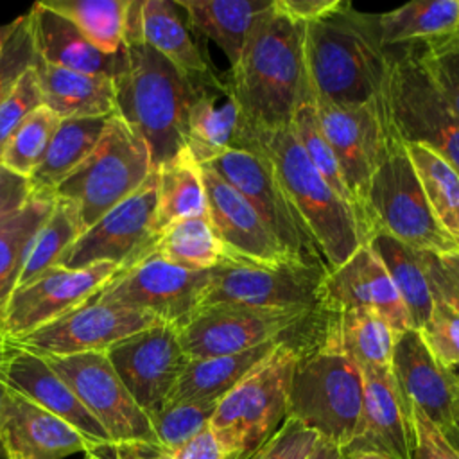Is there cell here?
Listing matches in <instances>:
<instances>
[{
  "mask_svg": "<svg viewBox=\"0 0 459 459\" xmlns=\"http://www.w3.org/2000/svg\"><path fill=\"white\" fill-rule=\"evenodd\" d=\"M84 459H106V457L102 455V450H99V452H91V454H86V455H84Z\"/></svg>",
  "mask_w": 459,
  "mask_h": 459,
  "instance_id": "cell-61",
  "label": "cell"
},
{
  "mask_svg": "<svg viewBox=\"0 0 459 459\" xmlns=\"http://www.w3.org/2000/svg\"><path fill=\"white\" fill-rule=\"evenodd\" d=\"M29 16L38 59L54 66L100 75L113 81L126 72V48L118 54L100 52L70 20L47 7L43 2L32 4Z\"/></svg>",
  "mask_w": 459,
  "mask_h": 459,
  "instance_id": "cell-27",
  "label": "cell"
},
{
  "mask_svg": "<svg viewBox=\"0 0 459 459\" xmlns=\"http://www.w3.org/2000/svg\"><path fill=\"white\" fill-rule=\"evenodd\" d=\"M156 195L158 172L154 169L134 194L77 237L59 265L68 269H82L93 264L127 267L136 262L154 237Z\"/></svg>",
  "mask_w": 459,
  "mask_h": 459,
  "instance_id": "cell-15",
  "label": "cell"
},
{
  "mask_svg": "<svg viewBox=\"0 0 459 459\" xmlns=\"http://www.w3.org/2000/svg\"><path fill=\"white\" fill-rule=\"evenodd\" d=\"M100 448L79 430L5 385L0 409V452L22 459H63Z\"/></svg>",
  "mask_w": 459,
  "mask_h": 459,
  "instance_id": "cell-25",
  "label": "cell"
},
{
  "mask_svg": "<svg viewBox=\"0 0 459 459\" xmlns=\"http://www.w3.org/2000/svg\"><path fill=\"white\" fill-rule=\"evenodd\" d=\"M70 20L104 54L124 50V23L129 0H41Z\"/></svg>",
  "mask_w": 459,
  "mask_h": 459,
  "instance_id": "cell-40",
  "label": "cell"
},
{
  "mask_svg": "<svg viewBox=\"0 0 459 459\" xmlns=\"http://www.w3.org/2000/svg\"><path fill=\"white\" fill-rule=\"evenodd\" d=\"M82 231L84 228L81 224L77 204L68 199L56 197V204L50 215L43 222L29 249L23 271L18 280V287L29 283L43 271L59 265L65 253Z\"/></svg>",
  "mask_w": 459,
  "mask_h": 459,
  "instance_id": "cell-41",
  "label": "cell"
},
{
  "mask_svg": "<svg viewBox=\"0 0 459 459\" xmlns=\"http://www.w3.org/2000/svg\"><path fill=\"white\" fill-rule=\"evenodd\" d=\"M5 459H22V457L14 455V454H5Z\"/></svg>",
  "mask_w": 459,
  "mask_h": 459,
  "instance_id": "cell-63",
  "label": "cell"
},
{
  "mask_svg": "<svg viewBox=\"0 0 459 459\" xmlns=\"http://www.w3.org/2000/svg\"><path fill=\"white\" fill-rule=\"evenodd\" d=\"M285 337L258 344L251 350L233 355L188 359L165 405L185 402H219L255 368L267 360Z\"/></svg>",
  "mask_w": 459,
  "mask_h": 459,
  "instance_id": "cell-31",
  "label": "cell"
},
{
  "mask_svg": "<svg viewBox=\"0 0 459 459\" xmlns=\"http://www.w3.org/2000/svg\"><path fill=\"white\" fill-rule=\"evenodd\" d=\"M149 255L190 271H210L228 260L206 215L165 226L151 238L140 258Z\"/></svg>",
  "mask_w": 459,
  "mask_h": 459,
  "instance_id": "cell-36",
  "label": "cell"
},
{
  "mask_svg": "<svg viewBox=\"0 0 459 459\" xmlns=\"http://www.w3.org/2000/svg\"><path fill=\"white\" fill-rule=\"evenodd\" d=\"M384 102L403 143L425 145L459 170V118L423 66L418 43L391 48Z\"/></svg>",
  "mask_w": 459,
  "mask_h": 459,
  "instance_id": "cell-9",
  "label": "cell"
},
{
  "mask_svg": "<svg viewBox=\"0 0 459 459\" xmlns=\"http://www.w3.org/2000/svg\"><path fill=\"white\" fill-rule=\"evenodd\" d=\"M446 437H448V441L459 450V409H457V412H455V418H454V421H452V425L443 432Z\"/></svg>",
  "mask_w": 459,
  "mask_h": 459,
  "instance_id": "cell-58",
  "label": "cell"
},
{
  "mask_svg": "<svg viewBox=\"0 0 459 459\" xmlns=\"http://www.w3.org/2000/svg\"><path fill=\"white\" fill-rule=\"evenodd\" d=\"M391 371L405 402L445 432L459 409V375L429 351L418 330L394 337Z\"/></svg>",
  "mask_w": 459,
  "mask_h": 459,
  "instance_id": "cell-23",
  "label": "cell"
},
{
  "mask_svg": "<svg viewBox=\"0 0 459 459\" xmlns=\"http://www.w3.org/2000/svg\"><path fill=\"white\" fill-rule=\"evenodd\" d=\"M384 47L418 43L459 29V0H414L377 14Z\"/></svg>",
  "mask_w": 459,
  "mask_h": 459,
  "instance_id": "cell-38",
  "label": "cell"
},
{
  "mask_svg": "<svg viewBox=\"0 0 459 459\" xmlns=\"http://www.w3.org/2000/svg\"><path fill=\"white\" fill-rule=\"evenodd\" d=\"M152 455L154 459H237V455L226 452L221 446L210 427L178 450L152 452Z\"/></svg>",
  "mask_w": 459,
  "mask_h": 459,
  "instance_id": "cell-51",
  "label": "cell"
},
{
  "mask_svg": "<svg viewBox=\"0 0 459 459\" xmlns=\"http://www.w3.org/2000/svg\"><path fill=\"white\" fill-rule=\"evenodd\" d=\"M156 172L158 195L154 235L176 221L206 215L201 165L186 147L160 165Z\"/></svg>",
  "mask_w": 459,
  "mask_h": 459,
  "instance_id": "cell-35",
  "label": "cell"
},
{
  "mask_svg": "<svg viewBox=\"0 0 459 459\" xmlns=\"http://www.w3.org/2000/svg\"><path fill=\"white\" fill-rule=\"evenodd\" d=\"M113 459H154V455H145L149 450L142 448H111Z\"/></svg>",
  "mask_w": 459,
  "mask_h": 459,
  "instance_id": "cell-57",
  "label": "cell"
},
{
  "mask_svg": "<svg viewBox=\"0 0 459 459\" xmlns=\"http://www.w3.org/2000/svg\"><path fill=\"white\" fill-rule=\"evenodd\" d=\"M59 120L61 118L47 106L32 109L7 140L0 156V165L22 178L30 179L47 152Z\"/></svg>",
  "mask_w": 459,
  "mask_h": 459,
  "instance_id": "cell-42",
  "label": "cell"
},
{
  "mask_svg": "<svg viewBox=\"0 0 459 459\" xmlns=\"http://www.w3.org/2000/svg\"><path fill=\"white\" fill-rule=\"evenodd\" d=\"M280 185L328 269L344 264L364 244L355 212L314 169L290 126L258 134Z\"/></svg>",
  "mask_w": 459,
  "mask_h": 459,
  "instance_id": "cell-5",
  "label": "cell"
},
{
  "mask_svg": "<svg viewBox=\"0 0 459 459\" xmlns=\"http://www.w3.org/2000/svg\"><path fill=\"white\" fill-rule=\"evenodd\" d=\"M206 217L228 260L280 265L285 262H310L294 258L271 233L255 208L221 176L201 165Z\"/></svg>",
  "mask_w": 459,
  "mask_h": 459,
  "instance_id": "cell-21",
  "label": "cell"
},
{
  "mask_svg": "<svg viewBox=\"0 0 459 459\" xmlns=\"http://www.w3.org/2000/svg\"><path fill=\"white\" fill-rule=\"evenodd\" d=\"M357 307L377 310L396 335L412 328L398 290L368 244L359 246L339 267L328 269L321 283L319 308L346 310Z\"/></svg>",
  "mask_w": 459,
  "mask_h": 459,
  "instance_id": "cell-26",
  "label": "cell"
},
{
  "mask_svg": "<svg viewBox=\"0 0 459 459\" xmlns=\"http://www.w3.org/2000/svg\"><path fill=\"white\" fill-rule=\"evenodd\" d=\"M217 403L219 402H185L165 405L152 414L151 425L156 439L154 452L178 450L208 429Z\"/></svg>",
  "mask_w": 459,
  "mask_h": 459,
  "instance_id": "cell-44",
  "label": "cell"
},
{
  "mask_svg": "<svg viewBox=\"0 0 459 459\" xmlns=\"http://www.w3.org/2000/svg\"><path fill=\"white\" fill-rule=\"evenodd\" d=\"M362 389V369L348 355L321 341L319 308H316L292 371L287 416L346 450L360 420Z\"/></svg>",
  "mask_w": 459,
  "mask_h": 459,
  "instance_id": "cell-4",
  "label": "cell"
},
{
  "mask_svg": "<svg viewBox=\"0 0 459 459\" xmlns=\"http://www.w3.org/2000/svg\"><path fill=\"white\" fill-rule=\"evenodd\" d=\"M106 355L124 387L149 418L165 407L188 362L179 330L165 323L111 344Z\"/></svg>",
  "mask_w": 459,
  "mask_h": 459,
  "instance_id": "cell-17",
  "label": "cell"
},
{
  "mask_svg": "<svg viewBox=\"0 0 459 459\" xmlns=\"http://www.w3.org/2000/svg\"><path fill=\"white\" fill-rule=\"evenodd\" d=\"M437 256H439V262H441L445 273L459 287V251H454L448 255H437Z\"/></svg>",
  "mask_w": 459,
  "mask_h": 459,
  "instance_id": "cell-56",
  "label": "cell"
},
{
  "mask_svg": "<svg viewBox=\"0 0 459 459\" xmlns=\"http://www.w3.org/2000/svg\"><path fill=\"white\" fill-rule=\"evenodd\" d=\"M314 104L321 129L353 195L364 244H368L369 228L364 204L369 179L396 136L385 109L384 91L375 100L359 106H335L319 100Z\"/></svg>",
  "mask_w": 459,
  "mask_h": 459,
  "instance_id": "cell-11",
  "label": "cell"
},
{
  "mask_svg": "<svg viewBox=\"0 0 459 459\" xmlns=\"http://www.w3.org/2000/svg\"><path fill=\"white\" fill-rule=\"evenodd\" d=\"M319 308V307H317ZM319 337L362 368H391L396 333L369 307L346 310L319 308Z\"/></svg>",
  "mask_w": 459,
  "mask_h": 459,
  "instance_id": "cell-28",
  "label": "cell"
},
{
  "mask_svg": "<svg viewBox=\"0 0 459 459\" xmlns=\"http://www.w3.org/2000/svg\"><path fill=\"white\" fill-rule=\"evenodd\" d=\"M425 262H427V271L430 278V287L434 298H439L452 305L459 312V287L452 281V278L445 273L439 256L434 253L425 251Z\"/></svg>",
  "mask_w": 459,
  "mask_h": 459,
  "instance_id": "cell-54",
  "label": "cell"
},
{
  "mask_svg": "<svg viewBox=\"0 0 459 459\" xmlns=\"http://www.w3.org/2000/svg\"><path fill=\"white\" fill-rule=\"evenodd\" d=\"M405 149L436 219L459 244V170L425 145L405 143Z\"/></svg>",
  "mask_w": 459,
  "mask_h": 459,
  "instance_id": "cell-39",
  "label": "cell"
},
{
  "mask_svg": "<svg viewBox=\"0 0 459 459\" xmlns=\"http://www.w3.org/2000/svg\"><path fill=\"white\" fill-rule=\"evenodd\" d=\"M204 165L255 208L271 233L294 258L323 262L264 151H228Z\"/></svg>",
  "mask_w": 459,
  "mask_h": 459,
  "instance_id": "cell-14",
  "label": "cell"
},
{
  "mask_svg": "<svg viewBox=\"0 0 459 459\" xmlns=\"http://www.w3.org/2000/svg\"><path fill=\"white\" fill-rule=\"evenodd\" d=\"M310 316L267 360L219 400L208 427L221 446L237 459H251L287 418L290 378L307 339Z\"/></svg>",
  "mask_w": 459,
  "mask_h": 459,
  "instance_id": "cell-6",
  "label": "cell"
},
{
  "mask_svg": "<svg viewBox=\"0 0 459 459\" xmlns=\"http://www.w3.org/2000/svg\"><path fill=\"white\" fill-rule=\"evenodd\" d=\"M305 25L271 7L256 20L238 63L226 74L256 134L289 127L312 97L303 48Z\"/></svg>",
  "mask_w": 459,
  "mask_h": 459,
  "instance_id": "cell-1",
  "label": "cell"
},
{
  "mask_svg": "<svg viewBox=\"0 0 459 459\" xmlns=\"http://www.w3.org/2000/svg\"><path fill=\"white\" fill-rule=\"evenodd\" d=\"M169 0H143L142 36L143 43L169 59L188 77L203 75L213 68L199 43L194 39L185 13Z\"/></svg>",
  "mask_w": 459,
  "mask_h": 459,
  "instance_id": "cell-33",
  "label": "cell"
},
{
  "mask_svg": "<svg viewBox=\"0 0 459 459\" xmlns=\"http://www.w3.org/2000/svg\"><path fill=\"white\" fill-rule=\"evenodd\" d=\"M326 271L328 267L317 260L280 265L226 260L210 269L197 310L210 307L312 310L319 307Z\"/></svg>",
  "mask_w": 459,
  "mask_h": 459,
  "instance_id": "cell-10",
  "label": "cell"
},
{
  "mask_svg": "<svg viewBox=\"0 0 459 459\" xmlns=\"http://www.w3.org/2000/svg\"><path fill=\"white\" fill-rule=\"evenodd\" d=\"M0 377L7 387L72 425L100 450L113 448L104 427L41 355L0 339Z\"/></svg>",
  "mask_w": 459,
  "mask_h": 459,
  "instance_id": "cell-22",
  "label": "cell"
},
{
  "mask_svg": "<svg viewBox=\"0 0 459 459\" xmlns=\"http://www.w3.org/2000/svg\"><path fill=\"white\" fill-rule=\"evenodd\" d=\"M290 129L294 133V136L298 138L301 149L305 151L307 158L310 160V163L314 165V169L321 174V178L339 194V197L351 206V210L355 212L357 217V208H355V201L353 195L342 178L341 167L337 163V158L321 129L317 113H316V104L314 99L305 100L294 113L292 122H290ZM359 221V219H357ZM360 226V224H359Z\"/></svg>",
  "mask_w": 459,
  "mask_h": 459,
  "instance_id": "cell-43",
  "label": "cell"
},
{
  "mask_svg": "<svg viewBox=\"0 0 459 459\" xmlns=\"http://www.w3.org/2000/svg\"><path fill=\"white\" fill-rule=\"evenodd\" d=\"M126 52L127 68L115 79L117 115L143 138L158 169L186 147L194 81L145 43Z\"/></svg>",
  "mask_w": 459,
  "mask_h": 459,
  "instance_id": "cell-3",
  "label": "cell"
},
{
  "mask_svg": "<svg viewBox=\"0 0 459 459\" xmlns=\"http://www.w3.org/2000/svg\"><path fill=\"white\" fill-rule=\"evenodd\" d=\"M118 269L115 264H93L82 269L54 265L43 271L11 294L0 319V339H18L86 303Z\"/></svg>",
  "mask_w": 459,
  "mask_h": 459,
  "instance_id": "cell-18",
  "label": "cell"
},
{
  "mask_svg": "<svg viewBox=\"0 0 459 459\" xmlns=\"http://www.w3.org/2000/svg\"><path fill=\"white\" fill-rule=\"evenodd\" d=\"M108 118H61L39 167L29 179L32 188L54 192V188L93 151L104 133Z\"/></svg>",
  "mask_w": 459,
  "mask_h": 459,
  "instance_id": "cell-37",
  "label": "cell"
},
{
  "mask_svg": "<svg viewBox=\"0 0 459 459\" xmlns=\"http://www.w3.org/2000/svg\"><path fill=\"white\" fill-rule=\"evenodd\" d=\"M364 208L369 238L375 231H384L420 251L434 255L459 251V244L436 219L398 134L369 179Z\"/></svg>",
  "mask_w": 459,
  "mask_h": 459,
  "instance_id": "cell-8",
  "label": "cell"
},
{
  "mask_svg": "<svg viewBox=\"0 0 459 459\" xmlns=\"http://www.w3.org/2000/svg\"><path fill=\"white\" fill-rule=\"evenodd\" d=\"M409 405L412 432H414V455L412 459H459V450L448 441L441 429H437L420 409Z\"/></svg>",
  "mask_w": 459,
  "mask_h": 459,
  "instance_id": "cell-50",
  "label": "cell"
},
{
  "mask_svg": "<svg viewBox=\"0 0 459 459\" xmlns=\"http://www.w3.org/2000/svg\"><path fill=\"white\" fill-rule=\"evenodd\" d=\"M418 52L429 75L459 118V29L418 41Z\"/></svg>",
  "mask_w": 459,
  "mask_h": 459,
  "instance_id": "cell-45",
  "label": "cell"
},
{
  "mask_svg": "<svg viewBox=\"0 0 459 459\" xmlns=\"http://www.w3.org/2000/svg\"><path fill=\"white\" fill-rule=\"evenodd\" d=\"M274 7L294 22L303 25L323 18L341 5L342 0H273Z\"/></svg>",
  "mask_w": 459,
  "mask_h": 459,
  "instance_id": "cell-53",
  "label": "cell"
},
{
  "mask_svg": "<svg viewBox=\"0 0 459 459\" xmlns=\"http://www.w3.org/2000/svg\"><path fill=\"white\" fill-rule=\"evenodd\" d=\"M314 310L210 307L179 330V341L188 359L233 355L289 335Z\"/></svg>",
  "mask_w": 459,
  "mask_h": 459,
  "instance_id": "cell-19",
  "label": "cell"
},
{
  "mask_svg": "<svg viewBox=\"0 0 459 459\" xmlns=\"http://www.w3.org/2000/svg\"><path fill=\"white\" fill-rule=\"evenodd\" d=\"M190 32L213 41L233 68L256 20L273 0H176Z\"/></svg>",
  "mask_w": 459,
  "mask_h": 459,
  "instance_id": "cell-30",
  "label": "cell"
},
{
  "mask_svg": "<svg viewBox=\"0 0 459 459\" xmlns=\"http://www.w3.org/2000/svg\"><path fill=\"white\" fill-rule=\"evenodd\" d=\"M308 459H348V455L339 445L319 437L314 450L310 452Z\"/></svg>",
  "mask_w": 459,
  "mask_h": 459,
  "instance_id": "cell-55",
  "label": "cell"
},
{
  "mask_svg": "<svg viewBox=\"0 0 459 459\" xmlns=\"http://www.w3.org/2000/svg\"><path fill=\"white\" fill-rule=\"evenodd\" d=\"M34 72L43 106L59 118H108L117 113L113 79L66 70L38 57Z\"/></svg>",
  "mask_w": 459,
  "mask_h": 459,
  "instance_id": "cell-29",
  "label": "cell"
},
{
  "mask_svg": "<svg viewBox=\"0 0 459 459\" xmlns=\"http://www.w3.org/2000/svg\"><path fill=\"white\" fill-rule=\"evenodd\" d=\"M4 391H5V384L2 382V377H0V409H2V400H4Z\"/></svg>",
  "mask_w": 459,
  "mask_h": 459,
  "instance_id": "cell-62",
  "label": "cell"
},
{
  "mask_svg": "<svg viewBox=\"0 0 459 459\" xmlns=\"http://www.w3.org/2000/svg\"><path fill=\"white\" fill-rule=\"evenodd\" d=\"M16 25H18V18H14V20H13V22H9V23L0 25V50L4 48V45L7 43V39H9V38H11V34L14 32Z\"/></svg>",
  "mask_w": 459,
  "mask_h": 459,
  "instance_id": "cell-59",
  "label": "cell"
},
{
  "mask_svg": "<svg viewBox=\"0 0 459 459\" xmlns=\"http://www.w3.org/2000/svg\"><path fill=\"white\" fill-rule=\"evenodd\" d=\"M39 106H43V100L38 77L32 66L23 74L14 91L0 104V156L11 134L18 129L25 117Z\"/></svg>",
  "mask_w": 459,
  "mask_h": 459,
  "instance_id": "cell-49",
  "label": "cell"
},
{
  "mask_svg": "<svg viewBox=\"0 0 459 459\" xmlns=\"http://www.w3.org/2000/svg\"><path fill=\"white\" fill-rule=\"evenodd\" d=\"M43 359L70 385L88 412L104 427L113 448L156 450L151 418L124 387L106 351Z\"/></svg>",
  "mask_w": 459,
  "mask_h": 459,
  "instance_id": "cell-12",
  "label": "cell"
},
{
  "mask_svg": "<svg viewBox=\"0 0 459 459\" xmlns=\"http://www.w3.org/2000/svg\"><path fill=\"white\" fill-rule=\"evenodd\" d=\"M34 188L27 178H22L0 165V221L20 210Z\"/></svg>",
  "mask_w": 459,
  "mask_h": 459,
  "instance_id": "cell-52",
  "label": "cell"
},
{
  "mask_svg": "<svg viewBox=\"0 0 459 459\" xmlns=\"http://www.w3.org/2000/svg\"><path fill=\"white\" fill-rule=\"evenodd\" d=\"M303 48L314 100L359 106L382 95L391 48L380 39L377 14L342 0L337 9L305 25Z\"/></svg>",
  "mask_w": 459,
  "mask_h": 459,
  "instance_id": "cell-2",
  "label": "cell"
},
{
  "mask_svg": "<svg viewBox=\"0 0 459 459\" xmlns=\"http://www.w3.org/2000/svg\"><path fill=\"white\" fill-rule=\"evenodd\" d=\"M194 102L188 111L186 149L199 165L228 151H262L247 124L228 74L215 68L192 77Z\"/></svg>",
  "mask_w": 459,
  "mask_h": 459,
  "instance_id": "cell-20",
  "label": "cell"
},
{
  "mask_svg": "<svg viewBox=\"0 0 459 459\" xmlns=\"http://www.w3.org/2000/svg\"><path fill=\"white\" fill-rule=\"evenodd\" d=\"M152 170L147 143L115 113L93 151L54 188V194L77 204L81 224L88 230L134 194Z\"/></svg>",
  "mask_w": 459,
  "mask_h": 459,
  "instance_id": "cell-7",
  "label": "cell"
},
{
  "mask_svg": "<svg viewBox=\"0 0 459 459\" xmlns=\"http://www.w3.org/2000/svg\"><path fill=\"white\" fill-rule=\"evenodd\" d=\"M368 246L385 267L411 317L412 328L420 330L434 308L425 251L414 249L384 231H375Z\"/></svg>",
  "mask_w": 459,
  "mask_h": 459,
  "instance_id": "cell-32",
  "label": "cell"
},
{
  "mask_svg": "<svg viewBox=\"0 0 459 459\" xmlns=\"http://www.w3.org/2000/svg\"><path fill=\"white\" fill-rule=\"evenodd\" d=\"M36 50L29 13L18 16V25L0 50V104L14 91L23 74L34 66Z\"/></svg>",
  "mask_w": 459,
  "mask_h": 459,
  "instance_id": "cell-47",
  "label": "cell"
},
{
  "mask_svg": "<svg viewBox=\"0 0 459 459\" xmlns=\"http://www.w3.org/2000/svg\"><path fill=\"white\" fill-rule=\"evenodd\" d=\"M429 351L445 366H459V312L446 301L434 298L427 323L418 330Z\"/></svg>",
  "mask_w": 459,
  "mask_h": 459,
  "instance_id": "cell-46",
  "label": "cell"
},
{
  "mask_svg": "<svg viewBox=\"0 0 459 459\" xmlns=\"http://www.w3.org/2000/svg\"><path fill=\"white\" fill-rule=\"evenodd\" d=\"M348 459H389V457L377 452H351L348 454Z\"/></svg>",
  "mask_w": 459,
  "mask_h": 459,
  "instance_id": "cell-60",
  "label": "cell"
},
{
  "mask_svg": "<svg viewBox=\"0 0 459 459\" xmlns=\"http://www.w3.org/2000/svg\"><path fill=\"white\" fill-rule=\"evenodd\" d=\"M362 409L351 452H377L389 459H412L414 432L409 405L391 368H362Z\"/></svg>",
  "mask_w": 459,
  "mask_h": 459,
  "instance_id": "cell-24",
  "label": "cell"
},
{
  "mask_svg": "<svg viewBox=\"0 0 459 459\" xmlns=\"http://www.w3.org/2000/svg\"><path fill=\"white\" fill-rule=\"evenodd\" d=\"M208 280L210 271H190L149 255L120 267L93 299L147 312L181 330L195 316Z\"/></svg>",
  "mask_w": 459,
  "mask_h": 459,
  "instance_id": "cell-13",
  "label": "cell"
},
{
  "mask_svg": "<svg viewBox=\"0 0 459 459\" xmlns=\"http://www.w3.org/2000/svg\"><path fill=\"white\" fill-rule=\"evenodd\" d=\"M317 439V432L287 416L251 459H308Z\"/></svg>",
  "mask_w": 459,
  "mask_h": 459,
  "instance_id": "cell-48",
  "label": "cell"
},
{
  "mask_svg": "<svg viewBox=\"0 0 459 459\" xmlns=\"http://www.w3.org/2000/svg\"><path fill=\"white\" fill-rule=\"evenodd\" d=\"M56 204L50 190H34L29 201L0 221V319L18 287L29 249Z\"/></svg>",
  "mask_w": 459,
  "mask_h": 459,
  "instance_id": "cell-34",
  "label": "cell"
},
{
  "mask_svg": "<svg viewBox=\"0 0 459 459\" xmlns=\"http://www.w3.org/2000/svg\"><path fill=\"white\" fill-rule=\"evenodd\" d=\"M160 323L147 312L90 298L54 321L7 342L41 357H65L106 351L111 344Z\"/></svg>",
  "mask_w": 459,
  "mask_h": 459,
  "instance_id": "cell-16",
  "label": "cell"
}]
</instances>
